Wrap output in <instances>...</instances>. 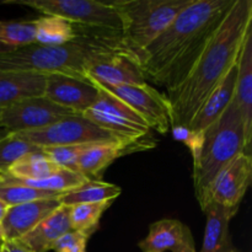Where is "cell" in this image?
<instances>
[{
    "mask_svg": "<svg viewBox=\"0 0 252 252\" xmlns=\"http://www.w3.org/2000/svg\"><path fill=\"white\" fill-rule=\"evenodd\" d=\"M235 0H193L138 56L145 78L172 93L187 78Z\"/></svg>",
    "mask_w": 252,
    "mask_h": 252,
    "instance_id": "1",
    "label": "cell"
},
{
    "mask_svg": "<svg viewBox=\"0 0 252 252\" xmlns=\"http://www.w3.org/2000/svg\"><path fill=\"white\" fill-rule=\"evenodd\" d=\"M252 27V0H235L208 46L187 78L166 94L171 126H189L204 101L238 63L239 54Z\"/></svg>",
    "mask_w": 252,
    "mask_h": 252,
    "instance_id": "2",
    "label": "cell"
},
{
    "mask_svg": "<svg viewBox=\"0 0 252 252\" xmlns=\"http://www.w3.org/2000/svg\"><path fill=\"white\" fill-rule=\"evenodd\" d=\"M76 30L78 36L61 46L31 43L0 53V70L62 74L86 80L84 69L94 56L111 51L127 53L121 44V32L81 26H76Z\"/></svg>",
    "mask_w": 252,
    "mask_h": 252,
    "instance_id": "3",
    "label": "cell"
},
{
    "mask_svg": "<svg viewBox=\"0 0 252 252\" xmlns=\"http://www.w3.org/2000/svg\"><path fill=\"white\" fill-rule=\"evenodd\" d=\"M240 154L252 153L246 148L243 117L233 100L223 115L204 130L201 155L193 162L194 193L201 208L219 172Z\"/></svg>",
    "mask_w": 252,
    "mask_h": 252,
    "instance_id": "4",
    "label": "cell"
},
{
    "mask_svg": "<svg viewBox=\"0 0 252 252\" xmlns=\"http://www.w3.org/2000/svg\"><path fill=\"white\" fill-rule=\"evenodd\" d=\"M193 0H113L121 21V44L137 58Z\"/></svg>",
    "mask_w": 252,
    "mask_h": 252,
    "instance_id": "5",
    "label": "cell"
},
{
    "mask_svg": "<svg viewBox=\"0 0 252 252\" xmlns=\"http://www.w3.org/2000/svg\"><path fill=\"white\" fill-rule=\"evenodd\" d=\"M96 88L98 90L97 100L81 116L107 130L121 142L139 145L145 149L148 147L145 140L152 130L147 122L115 95L102 88Z\"/></svg>",
    "mask_w": 252,
    "mask_h": 252,
    "instance_id": "6",
    "label": "cell"
},
{
    "mask_svg": "<svg viewBox=\"0 0 252 252\" xmlns=\"http://www.w3.org/2000/svg\"><path fill=\"white\" fill-rule=\"evenodd\" d=\"M29 6L49 16H58L76 26L121 32V21L111 1L96 0H21L7 1Z\"/></svg>",
    "mask_w": 252,
    "mask_h": 252,
    "instance_id": "7",
    "label": "cell"
},
{
    "mask_svg": "<svg viewBox=\"0 0 252 252\" xmlns=\"http://www.w3.org/2000/svg\"><path fill=\"white\" fill-rule=\"evenodd\" d=\"M19 134L39 149L46 147L86 144V143H125L118 140L107 130L94 125L81 115L63 118L48 127L29 130V132H20Z\"/></svg>",
    "mask_w": 252,
    "mask_h": 252,
    "instance_id": "8",
    "label": "cell"
},
{
    "mask_svg": "<svg viewBox=\"0 0 252 252\" xmlns=\"http://www.w3.org/2000/svg\"><path fill=\"white\" fill-rule=\"evenodd\" d=\"M93 85L105 89L129 106L147 122L150 129L160 134H166L171 127V112L166 95L153 88L148 83L140 85L108 86L98 83Z\"/></svg>",
    "mask_w": 252,
    "mask_h": 252,
    "instance_id": "9",
    "label": "cell"
},
{
    "mask_svg": "<svg viewBox=\"0 0 252 252\" xmlns=\"http://www.w3.org/2000/svg\"><path fill=\"white\" fill-rule=\"evenodd\" d=\"M75 115L73 111L52 102L46 96H39L0 108V128L14 133L29 132Z\"/></svg>",
    "mask_w": 252,
    "mask_h": 252,
    "instance_id": "10",
    "label": "cell"
},
{
    "mask_svg": "<svg viewBox=\"0 0 252 252\" xmlns=\"http://www.w3.org/2000/svg\"><path fill=\"white\" fill-rule=\"evenodd\" d=\"M252 180V155L240 154L224 167L212 184L207 194L208 203H216L235 216Z\"/></svg>",
    "mask_w": 252,
    "mask_h": 252,
    "instance_id": "11",
    "label": "cell"
},
{
    "mask_svg": "<svg viewBox=\"0 0 252 252\" xmlns=\"http://www.w3.org/2000/svg\"><path fill=\"white\" fill-rule=\"evenodd\" d=\"M89 83L108 86L140 85L148 83L139 64L122 51H111L94 56L84 69Z\"/></svg>",
    "mask_w": 252,
    "mask_h": 252,
    "instance_id": "12",
    "label": "cell"
},
{
    "mask_svg": "<svg viewBox=\"0 0 252 252\" xmlns=\"http://www.w3.org/2000/svg\"><path fill=\"white\" fill-rule=\"evenodd\" d=\"M44 96L76 115H83L97 100L98 90L86 80L62 74H49L47 75Z\"/></svg>",
    "mask_w": 252,
    "mask_h": 252,
    "instance_id": "13",
    "label": "cell"
},
{
    "mask_svg": "<svg viewBox=\"0 0 252 252\" xmlns=\"http://www.w3.org/2000/svg\"><path fill=\"white\" fill-rule=\"evenodd\" d=\"M143 252H197L191 229L177 219H160L139 243Z\"/></svg>",
    "mask_w": 252,
    "mask_h": 252,
    "instance_id": "14",
    "label": "cell"
},
{
    "mask_svg": "<svg viewBox=\"0 0 252 252\" xmlns=\"http://www.w3.org/2000/svg\"><path fill=\"white\" fill-rule=\"evenodd\" d=\"M59 206L61 202L57 197L9 207L1 220L4 240H20Z\"/></svg>",
    "mask_w": 252,
    "mask_h": 252,
    "instance_id": "15",
    "label": "cell"
},
{
    "mask_svg": "<svg viewBox=\"0 0 252 252\" xmlns=\"http://www.w3.org/2000/svg\"><path fill=\"white\" fill-rule=\"evenodd\" d=\"M234 101L243 117L246 148L252 153V27L246 34L238 58Z\"/></svg>",
    "mask_w": 252,
    "mask_h": 252,
    "instance_id": "16",
    "label": "cell"
},
{
    "mask_svg": "<svg viewBox=\"0 0 252 252\" xmlns=\"http://www.w3.org/2000/svg\"><path fill=\"white\" fill-rule=\"evenodd\" d=\"M47 75L33 71L0 70V108L44 96Z\"/></svg>",
    "mask_w": 252,
    "mask_h": 252,
    "instance_id": "17",
    "label": "cell"
},
{
    "mask_svg": "<svg viewBox=\"0 0 252 252\" xmlns=\"http://www.w3.org/2000/svg\"><path fill=\"white\" fill-rule=\"evenodd\" d=\"M68 206H59L48 217L37 224L29 234L20 239L32 252H48L54 244L68 231L71 230Z\"/></svg>",
    "mask_w": 252,
    "mask_h": 252,
    "instance_id": "18",
    "label": "cell"
},
{
    "mask_svg": "<svg viewBox=\"0 0 252 252\" xmlns=\"http://www.w3.org/2000/svg\"><path fill=\"white\" fill-rule=\"evenodd\" d=\"M236 76H238V63L228 71L225 78L214 89L213 93L207 97L198 112L194 115L191 122L189 123V128L204 132L209 126L213 125L223 115L224 111L228 108L231 101L234 100Z\"/></svg>",
    "mask_w": 252,
    "mask_h": 252,
    "instance_id": "19",
    "label": "cell"
},
{
    "mask_svg": "<svg viewBox=\"0 0 252 252\" xmlns=\"http://www.w3.org/2000/svg\"><path fill=\"white\" fill-rule=\"evenodd\" d=\"M143 149L128 143H98L84 153L76 164V171L90 181H100L102 174L116 159L128 153Z\"/></svg>",
    "mask_w": 252,
    "mask_h": 252,
    "instance_id": "20",
    "label": "cell"
},
{
    "mask_svg": "<svg viewBox=\"0 0 252 252\" xmlns=\"http://www.w3.org/2000/svg\"><path fill=\"white\" fill-rule=\"evenodd\" d=\"M202 211L206 214V229L201 252H240L233 245L229 231L233 216L212 202Z\"/></svg>",
    "mask_w": 252,
    "mask_h": 252,
    "instance_id": "21",
    "label": "cell"
},
{
    "mask_svg": "<svg viewBox=\"0 0 252 252\" xmlns=\"http://www.w3.org/2000/svg\"><path fill=\"white\" fill-rule=\"evenodd\" d=\"M122 193V189L115 184L100 181H88L81 186L65 192L59 197L62 206H76L84 203L113 202Z\"/></svg>",
    "mask_w": 252,
    "mask_h": 252,
    "instance_id": "22",
    "label": "cell"
},
{
    "mask_svg": "<svg viewBox=\"0 0 252 252\" xmlns=\"http://www.w3.org/2000/svg\"><path fill=\"white\" fill-rule=\"evenodd\" d=\"M34 43L43 46H61L78 36L76 25L58 16H44L34 20Z\"/></svg>",
    "mask_w": 252,
    "mask_h": 252,
    "instance_id": "23",
    "label": "cell"
},
{
    "mask_svg": "<svg viewBox=\"0 0 252 252\" xmlns=\"http://www.w3.org/2000/svg\"><path fill=\"white\" fill-rule=\"evenodd\" d=\"M62 167L57 166L41 149L29 153L17 160L6 175L19 180H39L51 176Z\"/></svg>",
    "mask_w": 252,
    "mask_h": 252,
    "instance_id": "24",
    "label": "cell"
},
{
    "mask_svg": "<svg viewBox=\"0 0 252 252\" xmlns=\"http://www.w3.org/2000/svg\"><path fill=\"white\" fill-rule=\"evenodd\" d=\"M61 196L62 194L39 191L25 186L9 175H0V201L4 202L7 207L17 206L37 199L57 198Z\"/></svg>",
    "mask_w": 252,
    "mask_h": 252,
    "instance_id": "25",
    "label": "cell"
},
{
    "mask_svg": "<svg viewBox=\"0 0 252 252\" xmlns=\"http://www.w3.org/2000/svg\"><path fill=\"white\" fill-rule=\"evenodd\" d=\"M33 21H0V53L34 43Z\"/></svg>",
    "mask_w": 252,
    "mask_h": 252,
    "instance_id": "26",
    "label": "cell"
},
{
    "mask_svg": "<svg viewBox=\"0 0 252 252\" xmlns=\"http://www.w3.org/2000/svg\"><path fill=\"white\" fill-rule=\"evenodd\" d=\"M112 202H101V203H84L71 206L69 209L71 230L81 231L91 236L98 228V223L106 209Z\"/></svg>",
    "mask_w": 252,
    "mask_h": 252,
    "instance_id": "27",
    "label": "cell"
},
{
    "mask_svg": "<svg viewBox=\"0 0 252 252\" xmlns=\"http://www.w3.org/2000/svg\"><path fill=\"white\" fill-rule=\"evenodd\" d=\"M38 149L19 133L7 132L0 138V175H6L17 160Z\"/></svg>",
    "mask_w": 252,
    "mask_h": 252,
    "instance_id": "28",
    "label": "cell"
},
{
    "mask_svg": "<svg viewBox=\"0 0 252 252\" xmlns=\"http://www.w3.org/2000/svg\"><path fill=\"white\" fill-rule=\"evenodd\" d=\"M98 143H86V144L59 145V147L41 148L42 152L62 169L76 171V164L84 153L88 152ZM144 149V148H143Z\"/></svg>",
    "mask_w": 252,
    "mask_h": 252,
    "instance_id": "29",
    "label": "cell"
},
{
    "mask_svg": "<svg viewBox=\"0 0 252 252\" xmlns=\"http://www.w3.org/2000/svg\"><path fill=\"white\" fill-rule=\"evenodd\" d=\"M172 132V137L177 142H181L189 148V150L191 152L192 160L197 161V159L199 158L202 152V148H203L204 143V132L201 130H194L192 128H189V126L184 125H176L171 126L170 127Z\"/></svg>",
    "mask_w": 252,
    "mask_h": 252,
    "instance_id": "30",
    "label": "cell"
},
{
    "mask_svg": "<svg viewBox=\"0 0 252 252\" xmlns=\"http://www.w3.org/2000/svg\"><path fill=\"white\" fill-rule=\"evenodd\" d=\"M90 236L81 231L70 230L64 234L53 246L54 252H86Z\"/></svg>",
    "mask_w": 252,
    "mask_h": 252,
    "instance_id": "31",
    "label": "cell"
},
{
    "mask_svg": "<svg viewBox=\"0 0 252 252\" xmlns=\"http://www.w3.org/2000/svg\"><path fill=\"white\" fill-rule=\"evenodd\" d=\"M0 252H32L19 240H4L0 245Z\"/></svg>",
    "mask_w": 252,
    "mask_h": 252,
    "instance_id": "32",
    "label": "cell"
},
{
    "mask_svg": "<svg viewBox=\"0 0 252 252\" xmlns=\"http://www.w3.org/2000/svg\"><path fill=\"white\" fill-rule=\"evenodd\" d=\"M7 208H9V207H7L6 204L4 203V202L0 201V223H1V220H2V219H4L5 214H6Z\"/></svg>",
    "mask_w": 252,
    "mask_h": 252,
    "instance_id": "33",
    "label": "cell"
},
{
    "mask_svg": "<svg viewBox=\"0 0 252 252\" xmlns=\"http://www.w3.org/2000/svg\"><path fill=\"white\" fill-rule=\"evenodd\" d=\"M2 241H4V231H2L1 223H0V243H2Z\"/></svg>",
    "mask_w": 252,
    "mask_h": 252,
    "instance_id": "34",
    "label": "cell"
},
{
    "mask_svg": "<svg viewBox=\"0 0 252 252\" xmlns=\"http://www.w3.org/2000/svg\"><path fill=\"white\" fill-rule=\"evenodd\" d=\"M6 133H7V130H5V129H2V128H0V138L4 137V135L6 134Z\"/></svg>",
    "mask_w": 252,
    "mask_h": 252,
    "instance_id": "35",
    "label": "cell"
},
{
    "mask_svg": "<svg viewBox=\"0 0 252 252\" xmlns=\"http://www.w3.org/2000/svg\"><path fill=\"white\" fill-rule=\"evenodd\" d=\"M0 245H1V243H0Z\"/></svg>",
    "mask_w": 252,
    "mask_h": 252,
    "instance_id": "36",
    "label": "cell"
}]
</instances>
